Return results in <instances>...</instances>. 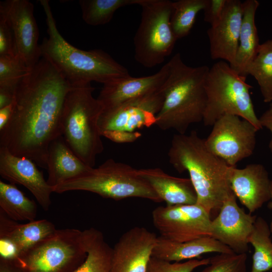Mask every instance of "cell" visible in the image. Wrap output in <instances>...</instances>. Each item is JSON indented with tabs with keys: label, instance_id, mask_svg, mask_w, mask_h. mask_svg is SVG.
Returning a JSON list of instances; mask_svg holds the SVG:
<instances>
[{
	"label": "cell",
	"instance_id": "obj_31",
	"mask_svg": "<svg viewBox=\"0 0 272 272\" xmlns=\"http://www.w3.org/2000/svg\"><path fill=\"white\" fill-rule=\"evenodd\" d=\"M31 69L18 53L0 56V88L15 91Z\"/></svg>",
	"mask_w": 272,
	"mask_h": 272
},
{
	"label": "cell",
	"instance_id": "obj_29",
	"mask_svg": "<svg viewBox=\"0 0 272 272\" xmlns=\"http://www.w3.org/2000/svg\"><path fill=\"white\" fill-rule=\"evenodd\" d=\"M208 0H179L172 2L170 25L177 39L186 36L190 32L198 12L203 10Z\"/></svg>",
	"mask_w": 272,
	"mask_h": 272
},
{
	"label": "cell",
	"instance_id": "obj_9",
	"mask_svg": "<svg viewBox=\"0 0 272 272\" xmlns=\"http://www.w3.org/2000/svg\"><path fill=\"white\" fill-rule=\"evenodd\" d=\"M141 19L133 38L135 60L145 67L162 63L177 40L171 27L172 2L140 0Z\"/></svg>",
	"mask_w": 272,
	"mask_h": 272
},
{
	"label": "cell",
	"instance_id": "obj_40",
	"mask_svg": "<svg viewBox=\"0 0 272 272\" xmlns=\"http://www.w3.org/2000/svg\"><path fill=\"white\" fill-rule=\"evenodd\" d=\"M269 200L270 201L269 203L268 206L270 209H272V179H271V182H270V198ZM270 229L271 237H272V221H271V223L270 226Z\"/></svg>",
	"mask_w": 272,
	"mask_h": 272
},
{
	"label": "cell",
	"instance_id": "obj_2",
	"mask_svg": "<svg viewBox=\"0 0 272 272\" xmlns=\"http://www.w3.org/2000/svg\"><path fill=\"white\" fill-rule=\"evenodd\" d=\"M168 156L178 172H188L197 194L196 204L210 215L219 213L223 203L234 195L230 183L232 167L213 153L196 131L174 134Z\"/></svg>",
	"mask_w": 272,
	"mask_h": 272
},
{
	"label": "cell",
	"instance_id": "obj_27",
	"mask_svg": "<svg viewBox=\"0 0 272 272\" xmlns=\"http://www.w3.org/2000/svg\"><path fill=\"white\" fill-rule=\"evenodd\" d=\"M270 227L261 217H257L248 243L254 249L250 272L272 269V241Z\"/></svg>",
	"mask_w": 272,
	"mask_h": 272
},
{
	"label": "cell",
	"instance_id": "obj_23",
	"mask_svg": "<svg viewBox=\"0 0 272 272\" xmlns=\"http://www.w3.org/2000/svg\"><path fill=\"white\" fill-rule=\"evenodd\" d=\"M56 229L52 223L46 219L20 224L0 211V238L11 242L16 247L19 257Z\"/></svg>",
	"mask_w": 272,
	"mask_h": 272
},
{
	"label": "cell",
	"instance_id": "obj_32",
	"mask_svg": "<svg viewBox=\"0 0 272 272\" xmlns=\"http://www.w3.org/2000/svg\"><path fill=\"white\" fill-rule=\"evenodd\" d=\"M246 253H218L199 272H247Z\"/></svg>",
	"mask_w": 272,
	"mask_h": 272
},
{
	"label": "cell",
	"instance_id": "obj_20",
	"mask_svg": "<svg viewBox=\"0 0 272 272\" xmlns=\"http://www.w3.org/2000/svg\"><path fill=\"white\" fill-rule=\"evenodd\" d=\"M138 173L167 205L196 203L197 194L190 178L171 176L160 168L140 169Z\"/></svg>",
	"mask_w": 272,
	"mask_h": 272
},
{
	"label": "cell",
	"instance_id": "obj_36",
	"mask_svg": "<svg viewBox=\"0 0 272 272\" xmlns=\"http://www.w3.org/2000/svg\"><path fill=\"white\" fill-rule=\"evenodd\" d=\"M15 107V98L9 105L0 109V131L6 125L13 114Z\"/></svg>",
	"mask_w": 272,
	"mask_h": 272
},
{
	"label": "cell",
	"instance_id": "obj_3",
	"mask_svg": "<svg viewBox=\"0 0 272 272\" xmlns=\"http://www.w3.org/2000/svg\"><path fill=\"white\" fill-rule=\"evenodd\" d=\"M48 37L40 44L41 57L48 60L69 83L77 86L95 81L104 84L130 76L128 70L105 51L84 50L68 42L59 33L49 1L40 0Z\"/></svg>",
	"mask_w": 272,
	"mask_h": 272
},
{
	"label": "cell",
	"instance_id": "obj_10",
	"mask_svg": "<svg viewBox=\"0 0 272 272\" xmlns=\"http://www.w3.org/2000/svg\"><path fill=\"white\" fill-rule=\"evenodd\" d=\"M164 99L161 88L155 93L104 109L98 122L101 136L117 143L135 141L141 135L138 129L155 124Z\"/></svg>",
	"mask_w": 272,
	"mask_h": 272
},
{
	"label": "cell",
	"instance_id": "obj_39",
	"mask_svg": "<svg viewBox=\"0 0 272 272\" xmlns=\"http://www.w3.org/2000/svg\"><path fill=\"white\" fill-rule=\"evenodd\" d=\"M0 272H21L16 266L9 263L1 261Z\"/></svg>",
	"mask_w": 272,
	"mask_h": 272
},
{
	"label": "cell",
	"instance_id": "obj_13",
	"mask_svg": "<svg viewBox=\"0 0 272 272\" xmlns=\"http://www.w3.org/2000/svg\"><path fill=\"white\" fill-rule=\"evenodd\" d=\"M0 16L12 29L17 53L29 67H33L41 57L33 5L27 0L1 2Z\"/></svg>",
	"mask_w": 272,
	"mask_h": 272
},
{
	"label": "cell",
	"instance_id": "obj_26",
	"mask_svg": "<svg viewBox=\"0 0 272 272\" xmlns=\"http://www.w3.org/2000/svg\"><path fill=\"white\" fill-rule=\"evenodd\" d=\"M0 211L15 221L35 220L37 205L15 184L0 180Z\"/></svg>",
	"mask_w": 272,
	"mask_h": 272
},
{
	"label": "cell",
	"instance_id": "obj_12",
	"mask_svg": "<svg viewBox=\"0 0 272 272\" xmlns=\"http://www.w3.org/2000/svg\"><path fill=\"white\" fill-rule=\"evenodd\" d=\"M152 217L160 236L171 241L210 236L211 215L196 203L160 206L153 211Z\"/></svg>",
	"mask_w": 272,
	"mask_h": 272
},
{
	"label": "cell",
	"instance_id": "obj_37",
	"mask_svg": "<svg viewBox=\"0 0 272 272\" xmlns=\"http://www.w3.org/2000/svg\"><path fill=\"white\" fill-rule=\"evenodd\" d=\"M260 123L262 127H264L268 129L272 135V104L269 107L259 118ZM269 146L272 150V138L269 144Z\"/></svg>",
	"mask_w": 272,
	"mask_h": 272
},
{
	"label": "cell",
	"instance_id": "obj_19",
	"mask_svg": "<svg viewBox=\"0 0 272 272\" xmlns=\"http://www.w3.org/2000/svg\"><path fill=\"white\" fill-rule=\"evenodd\" d=\"M169 74L168 62L156 73L146 77H129L110 82L103 86L97 98L104 109L159 91Z\"/></svg>",
	"mask_w": 272,
	"mask_h": 272
},
{
	"label": "cell",
	"instance_id": "obj_22",
	"mask_svg": "<svg viewBox=\"0 0 272 272\" xmlns=\"http://www.w3.org/2000/svg\"><path fill=\"white\" fill-rule=\"evenodd\" d=\"M216 252H234L227 246L210 236L185 242H176L158 236L152 256L170 262H181L200 257L201 255Z\"/></svg>",
	"mask_w": 272,
	"mask_h": 272
},
{
	"label": "cell",
	"instance_id": "obj_7",
	"mask_svg": "<svg viewBox=\"0 0 272 272\" xmlns=\"http://www.w3.org/2000/svg\"><path fill=\"white\" fill-rule=\"evenodd\" d=\"M138 170L129 165L109 159L98 167L54 187L53 191L62 193L82 190L114 200L139 197L162 202L149 183L139 176Z\"/></svg>",
	"mask_w": 272,
	"mask_h": 272
},
{
	"label": "cell",
	"instance_id": "obj_16",
	"mask_svg": "<svg viewBox=\"0 0 272 272\" xmlns=\"http://www.w3.org/2000/svg\"><path fill=\"white\" fill-rule=\"evenodd\" d=\"M32 160L13 155L0 147V175L13 184H19L28 189L40 206L47 211L51 203L53 187Z\"/></svg>",
	"mask_w": 272,
	"mask_h": 272
},
{
	"label": "cell",
	"instance_id": "obj_6",
	"mask_svg": "<svg viewBox=\"0 0 272 272\" xmlns=\"http://www.w3.org/2000/svg\"><path fill=\"white\" fill-rule=\"evenodd\" d=\"M246 78L224 60L210 68L205 84L207 95L202 120L205 125L213 126L220 117L229 114L249 121L258 130L262 128L250 96L252 87L247 83Z\"/></svg>",
	"mask_w": 272,
	"mask_h": 272
},
{
	"label": "cell",
	"instance_id": "obj_14",
	"mask_svg": "<svg viewBox=\"0 0 272 272\" xmlns=\"http://www.w3.org/2000/svg\"><path fill=\"white\" fill-rule=\"evenodd\" d=\"M236 198L233 195L223 203L217 217L212 220L210 237L235 253H246L257 216L246 213L238 205Z\"/></svg>",
	"mask_w": 272,
	"mask_h": 272
},
{
	"label": "cell",
	"instance_id": "obj_11",
	"mask_svg": "<svg viewBox=\"0 0 272 272\" xmlns=\"http://www.w3.org/2000/svg\"><path fill=\"white\" fill-rule=\"evenodd\" d=\"M205 140L208 148L230 167L254 152L258 130L249 121L238 116L226 114L213 124Z\"/></svg>",
	"mask_w": 272,
	"mask_h": 272
},
{
	"label": "cell",
	"instance_id": "obj_5",
	"mask_svg": "<svg viewBox=\"0 0 272 272\" xmlns=\"http://www.w3.org/2000/svg\"><path fill=\"white\" fill-rule=\"evenodd\" d=\"M91 83L71 86L63 104L61 135L74 153L86 165L94 167L104 150L98 122L104 110L95 98Z\"/></svg>",
	"mask_w": 272,
	"mask_h": 272
},
{
	"label": "cell",
	"instance_id": "obj_35",
	"mask_svg": "<svg viewBox=\"0 0 272 272\" xmlns=\"http://www.w3.org/2000/svg\"><path fill=\"white\" fill-rule=\"evenodd\" d=\"M228 0H208L203 10L204 20L211 27L216 25L221 20L224 12Z\"/></svg>",
	"mask_w": 272,
	"mask_h": 272
},
{
	"label": "cell",
	"instance_id": "obj_24",
	"mask_svg": "<svg viewBox=\"0 0 272 272\" xmlns=\"http://www.w3.org/2000/svg\"><path fill=\"white\" fill-rule=\"evenodd\" d=\"M242 4L243 18L238 47L235 62L231 67L240 75L246 77L248 67L256 55L260 44L255 23L259 4L256 0H246Z\"/></svg>",
	"mask_w": 272,
	"mask_h": 272
},
{
	"label": "cell",
	"instance_id": "obj_25",
	"mask_svg": "<svg viewBox=\"0 0 272 272\" xmlns=\"http://www.w3.org/2000/svg\"><path fill=\"white\" fill-rule=\"evenodd\" d=\"M84 232L87 255L84 261L74 272H109L112 248L99 230L90 228Z\"/></svg>",
	"mask_w": 272,
	"mask_h": 272
},
{
	"label": "cell",
	"instance_id": "obj_38",
	"mask_svg": "<svg viewBox=\"0 0 272 272\" xmlns=\"http://www.w3.org/2000/svg\"><path fill=\"white\" fill-rule=\"evenodd\" d=\"M15 92L5 88H0V109L9 105L14 100Z\"/></svg>",
	"mask_w": 272,
	"mask_h": 272
},
{
	"label": "cell",
	"instance_id": "obj_8",
	"mask_svg": "<svg viewBox=\"0 0 272 272\" xmlns=\"http://www.w3.org/2000/svg\"><path fill=\"white\" fill-rule=\"evenodd\" d=\"M87 255L84 231L56 229L9 264L21 272H74Z\"/></svg>",
	"mask_w": 272,
	"mask_h": 272
},
{
	"label": "cell",
	"instance_id": "obj_34",
	"mask_svg": "<svg viewBox=\"0 0 272 272\" xmlns=\"http://www.w3.org/2000/svg\"><path fill=\"white\" fill-rule=\"evenodd\" d=\"M17 53L14 37L9 24L0 16V56Z\"/></svg>",
	"mask_w": 272,
	"mask_h": 272
},
{
	"label": "cell",
	"instance_id": "obj_21",
	"mask_svg": "<svg viewBox=\"0 0 272 272\" xmlns=\"http://www.w3.org/2000/svg\"><path fill=\"white\" fill-rule=\"evenodd\" d=\"M92 168L83 162L72 150L62 135L49 144L47 154L48 184L53 188L79 176Z\"/></svg>",
	"mask_w": 272,
	"mask_h": 272
},
{
	"label": "cell",
	"instance_id": "obj_4",
	"mask_svg": "<svg viewBox=\"0 0 272 272\" xmlns=\"http://www.w3.org/2000/svg\"><path fill=\"white\" fill-rule=\"evenodd\" d=\"M168 63L169 74L162 87L163 104L155 125L162 130L185 134L191 124L203 120L207 104L205 84L210 67L188 66L179 53Z\"/></svg>",
	"mask_w": 272,
	"mask_h": 272
},
{
	"label": "cell",
	"instance_id": "obj_15",
	"mask_svg": "<svg viewBox=\"0 0 272 272\" xmlns=\"http://www.w3.org/2000/svg\"><path fill=\"white\" fill-rule=\"evenodd\" d=\"M157 238L142 227L124 232L112 248L109 272H146Z\"/></svg>",
	"mask_w": 272,
	"mask_h": 272
},
{
	"label": "cell",
	"instance_id": "obj_30",
	"mask_svg": "<svg viewBox=\"0 0 272 272\" xmlns=\"http://www.w3.org/2000/svg\"><path fill=\"white\" fill-rule=\"evenodd\" d=\"M140 0H80L82 19L91 26L102 25L109 22L119 8L138 5Z\"/></svg>",
	"mask_w": 272,
	"mask_h": 272
},
{
	"label": "cell",
	"instance_id": "obj_17",
	"mask_svg": "<svg viewBox=\"0 0 272 272\" xmlns=\"http://www.w3.org/2000/svg\"><path fill=\"white\" fill-rule=\"evenodd\" d=\"M243 18V4L228 0L220 21L207 31L212 59H222L234 65L238 47Z\"/></svg>",
	"mask_w": 272,
	"mask_h": 272
},
{
	"label": "cell",
	"instance_id": "obj_28",
	"mask_svg": "<svg viewBox=\"0 0 272 272\" xmlns=\"http://www.w3.org/2000/svg\"><path fill=\"white\" fill-rule=\"evenodd\" d=\"M256 80L263 101H272V40L260 44L257 53L247 69Z\"/></svg>",
	"mask_w": 272,
	"mask_h": 272
},
{
	"label": "cell",
	"instance_id": "obj_18",
	"mask_svg": "<svg viewBox=\"0 0 272 272\" xmlns=\"http://www.w3.org/2000/svg\"><path fill=\"white\" fill-rule=\"evenodd\" d=\"M270 182L267 170L261 164H250L242 169L231 168L232 190L251 214L270 200Z\"/></svg>",
	"mask_w": 272,
	"mask_h": 272
},
{
	"label": "cell",
	"instance_id": "obj_1",
	"mask_svg": "<svg viewBox=\"0 0 272 272\" xmlns=\"http://www.w3.org/2000/svg\"><path fill=\"white\" fill-rule=\"evenodd\" d=\"M71 88L41 57L17 86L13 114L0 131V147L46 168L48 146L61 135V114Z\"/></svg>",
	"mask_w": 272,
	"mask_h": 272
},
{
	"label": "cell",
	"instance_id": "obj_33",
	"mask_svg": "<svg viewBox=\"0 0 272 272\" xmlns=\"http://www.w3.org/2000/svg\"><path fill=\"white\" fill-rule=\"evenodd\" d=\"M210 258L193 259L181 262H170L152 257L146 272H192L196 268L208 265Z\"/></svg>",
	"mask_w": 272,
	"mask_h": 272
}]
</instances>
